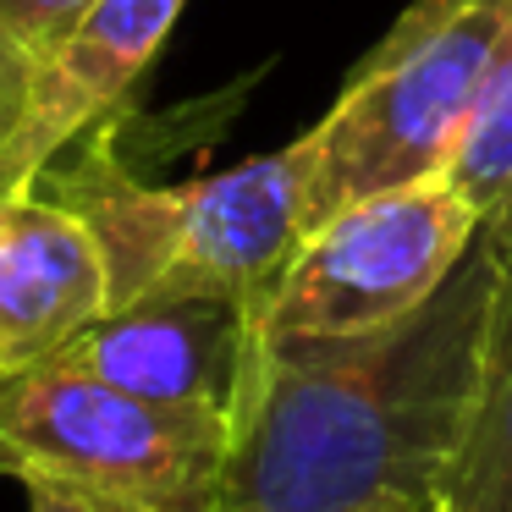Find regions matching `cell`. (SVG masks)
Instances as JSON below:
<instances>
[{
    "label": "cell",
    "instance_id": "obj_1",
    "mask_svg": "<svg viewBox=\"0 0 512 512\" xmlns=\"http://www.w3.org/2000/svg\"><path fill=\"white\" fill-rule=\"evenodd\" d=\"M496 232L364 336H265L232 408L221 512H435L479 380Z\"/></svg>",
    "mask_w": 512,
    "mask_h": 512
},
{
    "label": "cell",
    "instance_id": "obj_2",
    "mask_svg": "<svg viewBox=\"0 0 512 512\" xmlns=\"http://www.w3.org/2000/svg\"><path fill=\"white\" fill-rule=\"evenodd\" d=\"M111 122L72 138L34 182V193L67 204L94 232L111 276V309L160 292H215L248 303L265 325L281 276L309 237L303 204L320 155L314 127L276 155L215 177L144 182L116 155Z\"/></svg>",
    "mask_w": 512,
    "mask_h": 512
},
{
    "label": "cell",
    "instance_id": "obj_6",
    "mask_svg": "<svg viewBox=\"0 0 512 512\" xmlns=\"http://www.w3.org/2000/svg\"><path fill=\"white\" fill-rule=\"evenodd\" d=\"M259 314L215 292H160L105 309L83 336L61 347V364L127 386L149 402L204 408L232 424L248 364L259 347Z\"/></svg>",
    "mask_w": 512,
    "mask_h": 512
},
{
    "label": "cell",
    "instance_id": "obj_8",
    "mask_svg": "<svg viewBox=\"0 0 512 512\" xmlns=\"http://www.w3.org/2000/svg\"><path fill=\"white\" fill-rule=\"evenodd\" d=\"M111 309L94 232L45 193L0 199V375L56 358Z\"/></svg>",
    "mask_w": 512,
    "mask_h": 512
},
{
    "label": "cell",
    "instance_id": "obj_9",
    "mask_svg": "<svg viewBox=\"0 0 512 512\" xmlns=\"http://www.w3.org/2000/svg\"><path fill=\"white\" fill-rule=\"evenodd\" d=\"M490 232H496V292L479 342L474 408L446 463L435 512H512V204L490 215Z\"/></svg>",
    "mask_w": 512,
    "mask_h": 512
},
{
    "label": "cell",
    "instance_id": "obj_13",
    "mask_svg": "<svg viewBox=\"0 0 512 512\" xmlns=\"http://www.w3.org/2000/svg\"><path fill=\"white\" fill-rule=\"evenodd\" d=\"M28 512H116V507H94V501L56 496V490H28Z\"/></svg>",
    "mask_w": 512,
    "mask_h": 512
},
{
    "label": "cell",
    "instance_id": "obj_7",
    "mask_svg": "<svg viewBox=\"0 0 512 512\" xmlns=\"http://www.w3.org/2000/svg\"><path fill=\"white\" fill-rule=\"evenodd\" d=\"M188 0H94L83 23L34 67V89L0 144V199L28 193L39 171L89 127L111 122L171 39Z\"/></svg>",
    "mask_w": 512,
    "mask_h": 512
},
{
    "label": "cell",
    "instance_id": "obj_5",
    "mask_svg": "<svg viewBox=\"0 0 512 512\" xmlns=\"http://www.w3.org/2000/svg\"><path fill=\"white\" fill-rule=\"evenodd\" d=\"M474 232V204L446 177L369 193L303 237L265 336H364L397 325L441 292Z\"/></svg>",
    "mask_w": 512,
    "mask_h": 512
},
{
    "label": "cell",
    "instance_id": "obj_4",
    "mask_svg": "<svg viewBox=\"0 0 512 512\" xmlns=\"http://www.w3.org/2000/svg\"><path fill=\"white\" fill-rule=\"evenodd\" d=\"M507 0H413L314 127L303 226L386 188L441 182L479 100Z\"/></svg>",
    "mask_w": 512,
    "mask_h": 512
},
{
    "label": "cell",
    "instance_id": "obj_12",
    "mask_svg": "<svg viewBox=\"0 0 512 512\" xmlns=\"http://www.w3.org/2000/svg\"><path fill=\"white\" fill-rule=\"evenodd\" d=\"M28 89H34V56L12 39V28L0 23V144L12 138L17 116L28 105Z\"/></svg>",
    "mask_w": 512,
    "mask_h": 512
},
{
    "label": "cell",
    "instance_id": "obj_10",
    "mask_svg": "<svg viewBox=\"0 0 512 512\" xmlns=\"http://www.w3.org/2000/svg\"><path fill=\"white\" fill-rule=\"evenodd\" d=\"M446 182L474 204L479 221H490V215H501L512 204V0H507V23H501L496 50H490L485 83H479V100L468 111L463 138H457Z\"/></svg>",
    "mask_w": 512,
    "mask_h": 512
},
{
    "label": "cell",
    "instance_id": "obj_11",
    "mask_svg": "<svg viewBox=\"0 0 512 512\" xmlns=\"http://www.w3.org/2000/svg\"><path fill=\"white\" fill-rule=\"evenodd\" d=\"M94 0H0V23L12 28V39L34 56V67L83 23Z\"/></svg>",
    "mask_w": 512,
    "mask_h": 512
},
{
    "label": "cell",
    "instance_id": "obj_3",
    "mask_svg": "<svg viewBox=\"0 0 512 512\" xmlns=\"http://www.w3.org/2000/svg\"><path fill=\"white\" fill-rule=\"evenodd\" d=\"M232 424L149 402L78 364L0 375V479L116 512H221Z\"/></svg>",
    "mask_w": 512,
    "mask_h": 512
}]
</instances>
